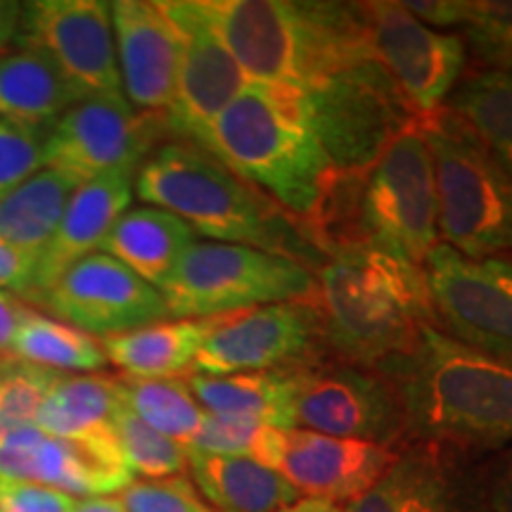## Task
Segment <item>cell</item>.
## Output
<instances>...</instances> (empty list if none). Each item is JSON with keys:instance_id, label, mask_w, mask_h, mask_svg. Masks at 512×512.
I'll return each instance as SVG.
<instances>
[{"instance_id": "cell-41", "label": "cell", "mask_w": 512, "mask_h": 512, "mask_svg": "<svg viewBox=\"0 0 512 512\" xmlns=\"http://www.w3.org/2000/svg\"><path fill=\"white\" fill-rule=\"evenodd\" d=\"M403 5L411 15L432 29H448L463 24L465 0H408Z\"/></svg>"}, {"instance_id": "cell-34", "label": "cell", "mask_w": 512, "mask_h": 512, "mask_svg": "<svg viewBox=\"0 0 512 512\" xmlns=\"http://www.w3.org/2000/svg\"><path fill=\"white\" fill-rule=\"evenodd\" d=\"M460 27L489 72H512V0H465Z\"/></svg>"}, {"instance_id": "cell-8", "label": "cell", "mask_w": 512, "mask_h": 512, "mask_svg": "<svg viewBox=\"0 0 512 512\" xmlns=\"http://www.w3.org/2000/svg\"><path fill=\"white\" fill-rule=\"evenodd\" d=\"M297 95L337 174L370 169L401 133L425 124L375 60L323 76Z\"/></svg>"}, {"instance_id": "cell-26", "label": "cell", "mask_w": 512, "mask_h": 512, "mask_svg": "<svg viewBox=\"0 0 512 512\" xmlns=\"http://www.w3.org/2000/svg\"><path fill=\"white\" fill-rule=\"evenodd\" d=\"M79 98L57 64L34 46L0 57V121L48 133Z\"/></svg>"}, {"instance_id": "cell-43", "label": "cell", "mask_w": 512, "mask_h": 512, "mask_svg": "<svg viewBox=\"0 0 512 512\" xmlns=\"http://www.w3.org/2000/svg\"><path fill=\"white\" fill-rule=\"evenodd\" d=\"M36 306L24 302L15 292L0 290V351H12V342H15L19 328L24 320L31 316Z\"/></svg>"}, {"instance_id": "cell-39", "label": "cell", "mask_w": 512, "mask_h": 512, "mask_svg": "<svg viewBox=\"0 0 512 512\" xmlns=\"http://www.w3.org/2000/svg\"><path fill=\"white\" fill-rule=\"evenodd\" d=\"M484 512H512V446L475 472Z\"/></svg>"}, {"instance_id": "cell-40", "label": "cell", "mask_w": 512, "mask_h": 512, "mask_svg": "<svg viewBox=\"0 0 512 512\" xmlns=\"http://www.w3.org/2000/svg\"><path fill=\"white\" fill-rule=\"evenodd\" d=\"M3 512H72L74 498L34 484H8L0 494Z\"/></svg>"}, {"instance_id": "cell-45", "label": "cell", "mask_w": 512, "mask_h": 512, "mask_svg": "<svg viewBox=\"0 0 512 512\" xmlns=\"http://www.w3.org/2000/svg\"><path fill=\"white\" fill-rule=\"evenodd\" d=\"M72 512H126L117 496H91L74 498Z\"/></svg>"}, {"instance_id": "cell-29", "label": "cell", "mask_w": 512, "mask_h": 512, "mask_svg": "<svg viewBox=\"0 0 512 512\" xmlns=\"http://www.w3.org/2000/svg\"><path fill=\"white\" fill-rule=\"evenodd\" d=\"M76 188L79 183L72 178L43 166L15 190L0 197V240L38 261L53 240Z\"/></svg>"}, {"instance_id": "cell-2", "label": "cell", "mask_w": 512, "mask_h": 512, "mask_svg": "<svg viewBox=\"0 0 512 512\" xmlns=\"http://www.w3.org/2000/svg\"><path fill=\"white\" fill-rule=\"evenodd\" d=\"M380 373L399 394L406 434L451 451L512 446V363L427 325Z\"/></svg>"}, {"instance_id": "cell-12", "label": "cell", "mask_w": 512, "mask_h": 512, "mask_svg": "<svg viewBox=\"0 0 512 512\" xmlns=\"http://www.w3.org/2000/svg\"><path fill=\"white\" fill-rule=\"evenodd\" d=\"M155 121L164 119L133 110L126 98L76 102L46 133L43 166L79 185L114 171H138L155 145Z\"/></svg>"}, {"instance_id": "cell-42", "label": "cell", "mask_w": 512, "mask_h": 512, "mask_svg": "<svg viewBox=\"0 0 512 512\" xmlns=\"http://www.w3.org/2000/svg\"><path fill=\"white\" fill-rule=\"evenodd\" d=\"M36 261L31 256L17 252L8 242L0 240V290L15 292L22 297L29 287L31 273H34Z\"/></svg>"}, {"instance_id": "cell-19", "label": "cell", "mask_w": 512, "mask_h": 512, "mask_svg": "<svg viewBox=\"0 0 512 512\" xmlns=\"http://www.w3.org/2000/svg\"><path fill=\"white\" fill-rule=\"evenodd\" d=\"M0 477L72 498L114 496L133 482L119 444L57 439L36 425L0 437Z\"/></svg>"}, {"instance_id": "cell-20", "label": "cell", "mask_w": 512, "mask_h": 512, "mask_svg": "<svg viewBox=\"0 0 512 512\" xmlns=\"http://www.w3.org/2000/svg\"><path fill=\"white\" fill-rule=\"evenodd\" d=\"M114 46L124 98L133 110L166 117L181 69V34L162 3H110Z\"/></svg>"}, {"instance_id": "cell-27", "label": "cell", "mask_w": 512, "mask_h": 512, "mask_svg": "<svg viewBox=\"0 0 512 512\" xmlns=\"http://www.w3.org/2000/svg\"><path fill=\"white\" fill-rule=\"evenodd\" d=\"M185 451L192 484L211 512H278L302 498L285 477L252 458Z\"/></svg>"}, {"instance_id": "cell-22", "label": "cell", "mask_w": 512, "mask_h": 512, "mask_svg": "<svg viewBox=\"0 0 512 512\" xmlns=\"http://www.w3.org/2000/svg\"><path fill=\"white\" fill-rule=\"evenodd\" d=\"M138 171H114V174L81 183L69 197L60 226L46 252L38 256L29 287L22 299L34 302L55 283L60 275L79 264L81 259L100 252L114 223L126 209H131L133 183Z\"/></svg>"}, {"instance_id": "cell-36", "label": "cell", "mask_w": 512, "mask_h": 512, "mask_svg": "<svg viewBox=\"0 0 512 512\" xmlns=\"http://www.w3.org/2000/svg\"><path fill=\"white\" fill-rule=\"evenodd\" d=\"M117 498L126 512H211L192 479L185 475L166 479H133Z\"/></svg>"}, {"instance_id": "cell-32", "label": "cell", "mask_w": 512, "mask_h": 512, "mask_svg": "<svg viewBox=\"0 0 512 512\" xmlns=\"http://www.w3.org/2000/svg\"><path fill=\"white\" fill-rule=\"evenodd\" d=\"M124 406L152 430L188 446L200 430L204 408L190 392L185 377L171 380H128L119 377Z\"/></svg>"}, {"instance_id": "cell-14", "label": "cell", "mask_w": 512, "mask_h": 512, "mask_svg": "<svg viewBox=\"0 0 512 512\" xmlns=\"http://www.w3.org/2000/svg\"><path fill=\"white\" fill-rule=\"evenodd\" d=\"M34 306L98 339L169 320L162 292L105 252L67 268Z\"/></svg>"}, {"instance_id": "cell-5", "label": "cell", "mask_w": 512, "mask_h": 512, "mask_svg": "<svg viewBox=\"0 0 512 512\" xmlns=\"http://www.w3.org/2000/svg\"><path fill=\"white\" fill-rule=\"evenodd\" d=\"M316 280L323 335L351 366L380 368L406 354L422 328H437L425 271L380 249H339Z\"/></svg>"}, {"instance_id": "cell-3", "label": "cell", "mask_w": 512, "mask_h": 512, "mask_svg": "<svg viewBox=\"0 0 512 512\" xmlns=\"http://www.w3.org/2000/svg\"><path fill=\"white\" fill-rule=\"evenodd\" d=\"M133 192L188 223L211 242L245 245L287 259L316 261V240L302 233L264 192L242 181L195 143H166L140 164Z\"/></svg>"}, {"instance_id": "cell-11", "label": "cell", "mask_w": 512, "mask_h": 512, "mask_svg": "<svg viewBox=\"0 0 512 512\" xmlns=\"http://www.w3.org/2000/svg\"><path fill=\"white\" fill-rule=\"evenodd\" d=\"M366 24L373 60L422 119L437 117L465 69L463 38L427 27L403 3H366Z\"/></svg>"}, {"instance_id": "cell-25", "label": "cell", "mask_w": 512, "mask_h": 512, "mask_svg": "<svg viewBox=\"0 0 512 512\" xmlns=\"http://www.w3.org/2000/svg\"><path fill=\"white\" fill-rule=\"evenodd\" d=\"M124 406L119 377L105 373L60 375L36 415V427L50 437L119 444L114 420Z\"/></svg>"}, {"instance_id": "cell-6", "label": "cell", "mask_w": 512, "mask_h": 512, "mask_svg": "<svg viewBox=\"0 0 512 512\" xmlns=\"http://www.w3.org/2000/svg\"><path fill=\"white\" fill-rule=\"evenodd\" d=\"M441 245L472 259L512 249V183L467 128L446 110L427 119Z\"/></svg>"}, {"instance_id": "cell-49", "label": "cell", "mask_w": 512, "mask_h": 512, "mask_svg": "<svg viewBox=\"0 0 512 512\" xmlns=\"http://www.w3.org/2000/svg\"><path fill=\"white\" fill-rule=\"evenodd\" d=\"M0 512H3V505H0Z\"/></svg>"}, {"instance_id": "cell-7", "label": "cell", "mask_w": 512, "mask_h": 512, "mask_svg": "<svg viewBox=\"0 0 512 512\" xmlns=\"http://www.w3.org/2000/svg\"><path fill=\"white\" fill-rule=\"evenodd\" d=\"M169 318H216L259 306L316 299L309 266L264 249L195 240L159 287Z\"/></svg>"}, {"instance_id": "cell-48", "label": "cell", "mask_w": 512, "mask_h": 512, "mask_svg": "<svg viewBox=\"0 0 512 512\" xmlns=\"http://www.w3.org/2000/svg\"><path fill=\"white\" fill-rule=\"evenodd\" d=\"M3 486H5V482H3V477H0V494H3Z\"/></svg>"}, {"instance_id": "cell-9", "label": "cell", "mask_w": 512, "mask_h": 512, "mask_svg": "<svg viewBox=\"0 0 512 512\" xmlns=\"http://www.w3.org/2000/svg\"><path fill=\"white\" fill-rule=\"evenodd\" d=\"M437 185L425 128L401 133L368 169L361 200L363 245L420 266L439 245Z\"/></svg>"}, {"instance_id": "cell-4", "label": "cell", "mask_w": 512, "mask_h": 512, "mask_svg": "<svg viewBox=\"0 0 512 512\" xmlns=\"http://www.w3.org/2000/svg\"><path fill=\"white\" fill-rule=\"evenodd\" d=\"M202 150L302 219L323 211L339 176L306 121L297 91L287 88L249 83L214 121Z\"/></svg>"}, {"instance_id": "cell-18", "label": "cell", "mask_w": 512, "mask_h": 512, "mask_svg": "<svg viewBox=\"0 0 512 512\" xmlns=\"http://www.w3.org/2000/svg\"><path fill=\"white\" fill-rule=\"evenodd\" d=\"M162 5L181 34V69L164 124L185 143L204 147L214 121L245 91L249 81L200 15L195 0Z\"/></svg>"}, {"instance_id": "cell-13", "label": "cell", "mask_w": 512, "mask_h": 512, "mask_svg": "<svg viewBox=\"0 0 512 512\" xmlns=\"http://www.w3.org/2000/svg\"><path fill=\"white\" fill-rule=\"evenodd\" d=\"M294 430L394 446L406 434L399 394L380 370L361 366L302 368Z\"/></svg>"}, {"instance_id": "cell-38", "label": "cell", "mask_w": 512, "mask_h": 512, "mask_svg": "<svg viewBox=\"0 0 512 512\" xmlns=\"http://www.w3.org/2000/svg\"><path fill=\"white\" fill-rule=\"evenodd\" d=\"M46 133L0 121V197L43 169Z\"/></svg>"}, {"instance_id": "cell-1", "label": "cell", "mask_w": 512, "mask_h": 512, "mask_svg": "<svg viewBox=\"0 0 512 512\" xmlns=\"http://www.w3.org/2000/svg\"><path fill=\"white\" fill-rule=\"evenodd\" d=\"M249 83L302 91L313 81L373 60L366 3L195 0Z\"/></svg>"}, {"instance_id": "cell-23", "label": "cell", "mask_w": 512, "mask_h": 512, "mask_svg": "<svg viewBox=\"0 0 512 512\" xmlns=\"http://www.w3.org/2000/svg\"><path fill=\"white\" fill-rule=\"evenodd\" d=\"M216 318L159 320L145 328L102 337L107 363L128 380H171L188 377L204 339L214 330Z\"/></svg>"}, {"instance_id": "cell-21", "label": "cell", "mask_w": 512, "mask_h": 512, "mask_svg": "<svg viewBox=\"0 0 512 512\" xmlns=\"http://www.w3.org/2000/svg\"><path fill=\"white\" fill-rule=\"evenodd\" d=\"M344 512H484L475 472L451 448L425 444L396 453L389 470Z\"/></svg>"}, {"instance_id": "cell-31", "label": "cell", "mask_w": 512, "mask_h": 512, "mask_svg": "<svg viewBox=\"0 0 512 512\" xmlns=\"http://www.w3.org/2000/svg\"><path fill=\"white\" fill-rule=\"evenodd\" d=\"M12 356L57 375L102 373L107 356L98 337L76 330L48 313L34 309L12 342Z\"/></svg>"}, {"instance_id": "cell-37", "label": "cell", "mask_w": 512, "mask_h": 512, "mask_svg": "<svg viewBox=\"0 0 512 512\" xmlns=\"http://www.w3.org/2000/svg\"><path fill=\"white\" fill-rule=\"evenodd\" d=\"M266 430V425L252 420L204 413L200 430L195 432V437L185 448L211 453V456H240L256 460Z\"/></svg>"}, {"instance_id": "cell-24", "label": "cell", "mask_w": 512, "mask_h": 512, "mask_svg": "<svg viewBox=\"0 0 512 512\" xmlns=\"http://www.w3.org/2000/svg\"><path fill=\"white\" fill-rule=\"evenodd\" d=\"M302 368L261 370V373L185 377L190 392L207 413L252 420L275 430H294Z\"/></svg>"}, {"instance_id": "cell-33", "label": "cell", "mask_w": 512, "mask_h": 512, "mask_svg": "<svg viewBox=\"0 0 512 512\" xmlns=\"http://www.w3.org/2000/svg\"><path fill=\"white\" fill-rule=\"evenodd\" d=\"M119 448L131 470V475L145 479L178 477L188 470V451L178 441L164 437L162 432L152 430L138 415H133L126 406H121L114 420Z\"/></svg>"}, {"instance_id": "cell-17", "label": "cell", "mask_w": 512, "mask_h": 512, "mask_svg": "<svg viewBox=\"0 0 512 512\" xmlns=\"http://www.w3.org/2000/svg\"><path fill=\"white\" fill-rule=\"evenodd\" d=\"M394 458L392 446L268 427L256 463L285 477L299 496L349 503L368 491L389 470Z\"/></svg>"}, {"instance_id": "cell-15", "label": "cell", "mask_w": 512, "mask_h": 512, "mask_svg": "<svg viewBox=\"0 0 512 512\" xmlns=\"http://www.w3.org/2000/svg\"><path fill=\"white\" fill-rule=\"evenodd\" d=\"M27 46L57 64L76 98H124L110 3L100 0H41L24 10Z\"/></svg>"}, {"instance_id": "cell-46", "label": "cell", "mask_w": 512, "mask_h": 512, "mask_svg": "<svg viewBox=\"0 0 512 512\" xmlns=\"http://www.w3.org/2000/svg\"><path fill=\"white\" fill-rule=\"evenodd\" d=\"M278 512H344L339 508V503L325 501V498H297V501L285 505L283 510Z\"/></svg>"}, {"instance_id": "cell-28", "label": "cell", "mask_w": 512, "mask_h": 512, "mask_svg": "<svg viewBox=\"0 0 512 512\" xmlns=\"http://www.w3.org/2000/svg\"><path fill=\"white\" fill-rule=\"evenodd\" d=\"M197 240L188 223L157 207L126 209L114 223L100 252L136 273L147 285L162 287L178 261Z\"/></svg>"}, {"instance_id": "cell-47", "label": "cell", "mask_w": 512, "mask_h": 512, "mask_svg": "<svg viewBox=\"0 0 512 512\" xmlns=\"http://www.w3.org/2000/svg\"><path fill=\"white\" fill-rule=\"evenodd\" d=\"M17 363H19L17 358L12 356V354H8V351H0V380H3V377L8 375L10 370L17 366Z\"/></svg>"}, {"instance_id": "cell-35", "label": "cell", "mask_w": 512, "mask_h": 512, "mask_svg": "<svg viewBox=\"0 0 512 512\" xmlns=\"http://www.w3.org/2000/svg\"><path fill=\"white\" fill-rule=\"evenodd\" d=\"M57 377L50 370L19 361L0 380V437L36 425V415Z\"/></svg>"}, {"instance_id": "cell-16", "label": "cell", "mask_w": 512, "mask_h": 512, "mask_svg": "<svg viewBox=\"0 0 512 512\" xmlns=\"http://www.w3.org/2000/svg\"><path fill=\"white\" fill-rule=\"evenodd\" d=\"M323 323L316 306L287 302L221 316L195 358L192 373L235 375L299 368Z\"/></svg>"}, {"instance_id": "cell-10", "label": "cell", "mask_w": 512, "mask_h": 512, "mask_svg": "<svg viewBox=\"0 0 512 512\" xmlns=\"http://www.w3.org/2000/svg\"><path fill=\"white\" fill-rule=\"evenodd\" d=\"M437 328L446 337L512 363V261L439 245L422 264Z\"/></svg>"}, {"instance_id": "cell-30", "label": "cell", "mask_w": 512, "mask_h": 512, "mask_svg": "<svg viewBox=\"0 0 512 512\" xmlns=\"http://www.w3.org/2000/svg\"><path fill=\"white\" fill-rule=\"evenodd\" d=\"M456 117L512 183V72H486L467 79L448 98Z\"/></svg>"}, {"instance_id": "cell-44", "label": "cell", "mask_w": 512, "mask_h": 512, "mask_svg": "<svg viewBox=\"0 0 512 512\" xmlns=\"http://www.w3.org/2000/svg\"><path fill=\"white\" fill-rule=\"evenodd\" d=\"M24 8L12 0H0V55L15 41L19 24H22Z\"/></svg>"}]
</instances>
